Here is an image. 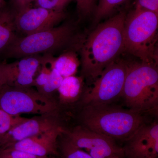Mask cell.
Instances as JSON below:
<instances>
[{
	"mask_svg": "<svg viewBox=\"0 0 158 158\" xmlns=\"http://www.w3.org/2000/svg\"><path fill=\"white\" fill-rule=\"evenodd\" d=\"M127 11L123 10L84 35L80 51L81 77L92 83L108 65L124 52V27Z\"/></svg>",
	"mask_w": 158,
	"mask_h": 158,
	"instance_id": "1",
	"label": "cell"
},
{
	"mask_svg": "<svg viewBox=\"0 0 158 158\" xmlns=\"http://www.w3.org/2000/svg\"><path fill=\"white\" fill-rule=\"evenodd\" d=\"M84 35L77 32L72 23L27 36H18L0 57L19 59L35 55H52L65 51H79Z\"/></svg>",
	"mask_w": 158,
	"mask_h": 158,
	"instance_id": "2",
	"label": "cell"
},
{
	"mask_svg": "<svg viewBox=\"0 0 158 158\" xmlns=\"http://www.w3.org/2000/svg\"><path fill=\"white\" fill-rule=\"evenodd\" d=\"M79 117L81 125L114 140H127L145 123L141 113L111 104L84 106Z\"/></svg>",
	"mask_w": 158,
	"mask_h": 158,
	"instance_id": "3",
	"label": "cell"
},
{
	"mask_svg": "<svg viewBox=\"0 0 158 158\" xmlns=\"http://www.w3.org/2000/svg\"><path fill=\"white\" fill-rule=\"evenodd\" d=\"M122 97L129 109L158 114V71L154 63H128Z\"/></svg>",
	"mask_w": 158,
	"mask_h": 158,
	"instance_id": "4",
	"label": "cell"
},
{
	"mask_svg": "<svg viewBox=\"0 0 158 158\" xmlns=\"http://www.w3.org/2000/svg\"><path fill=\"white\" fill-rule=\"evenodd\" d=\"M158 14L135 8L127 15L125 22L124 52L144 63H154Z\"/></svg>",
	"mask_w": 158,
	"mask_h": 158,
	"instance_id": "5",
	"label": "cell"
},
{
	"mask_svg": "<svg viewBox=\"0 0 158 158\" xmlns=\"http://www.w3.org/2000/svg\"><path fill=\"white\" fill-rule=\"evenodd\" d=\"M0 108L13 116L21 114L45 115L60 113L56 101L51 99L33 88L5 85L0 88Z\"/></svg>",
	"mask_w": 158,
	"mask_h": 158,
	"instance_id": "6",
	"label": "cell"
},
{
	"mask_svg": "<svg viewBox=\"0 0 158 158\" xmlns=\"http://www.w3.org/2000/svg\"><path fill=\"white\" fill-rule=\"evenodd\" d=\"M127 69V62L116 59L92 83L91 88L83 92L80 103L83 106L111 104L122 96Z\"/></svg>",
	"mask_w": 158,
	"mask_h": 158,
	"instance_id": "7",
	"label": "cell"
},
{
	"mask_svg": "<svg viewBox=\"0 0 158 158\" xmlns=\"http://www.w3.org/2000/svg\"><path fill=\"white\" fill-rule=\"evenodd\" d=\"M63 133L76 147L85 149L93 158H112L124 156L123 148L118 147L115 140L88 129L81 125Z\"/></svg>",
	"mask_w": 158,
	"mask_h": 158,
	"instance_id": "8",
	"label": "cell"
},
{
	"mask_svg": "<svg viewBox=\"0 0 158 158\" xmlns=\"http://www.w3.org/2000/svg\"><path fill=\"white\" fill-rule=\"evenodd\" d=\"M66 17L65 11H52L30 6L15 11V25L18 35L19 33L23 37L53 28Z\"/></svg>",
	"mask_w": 158,
	"mask_h": 158,
	"instance_id": "9",
	"label": "cell"
},
{
	"mask_svg": "<svg viewBox=\"0 0 158 158\" xmlns=\"http://www.w3.org/2000/svg\"><path fill=\"white\" fill-rule=\"evenodd\" d=\"M44 60L43 55L23 57L15 62H1L6 85L20 88H33L36 73Z\"/></svg>",
	"mask_w": 158,
	"mask_h": 158,
	"instance_id": "10",
	"label": "cell"
},
{
	"mask_svg": "<svg viewBox=\"0 0 158 158\" xmlns=\"http://www.w3.org/2000/svg\"><path fill=\"white\" fill-rule=\"evenodd\" d=\"M126 141L123 148L128 158H158L157 122L144 123Z\"/></svg>",
	"mask_w": 158,
	"mask_h": 158,
	"instance_id": "11",
	"label": "cell"
},
{
	"mask_svg": "<svg viewBox=\"0 0 158 158\" xmlns=\"http://www.w3.org/2000/svg\"><path fill=\"white\" fill-rule=\"evenodd\" d=\"M60 113L38 115L12 128L3 136L1 148L62 126Z\"/></svg>",
	"mask_w": 158,
	"mask_h": 158,
	"instance_id": "12",
	"label": "cell"
},
{
	"mask_svg": "<svg viewBox=\"0 0 158 158\" xmlns=\"http://www.w3.org/2000/svg\"><path fill=\"white\" fill-rule=\"evenodd\" d=\"M64 129L62 126L56 128L21 141L7 144L1 148H8L38 156H57L58 155V139Z\"/></svg>",
	"mask_w": 158,
	"mask_h": 158,
	"instance_id": "13",
	"label": "cell"
},
{
	"mask_svg": "<svg viewBox=\"0 0 158 158\" xmlns=\"http://www.w3.org/2000/svg\"><path fill=\"white\" fill-rule=\"evenodd\" d=\"M63 78L58 72L52 67L50 61L45 60L43 62L38 75L35 77L34 86L40 93L56 101L52 94L58 90Z\"/></svg>",
	"mask_w": 158,
	"mask_h": 158,
	"instance_id": "14",
	"label": "cell"
},
{
	"mask_svg": "<svg viewBox=\"0 0 158 158\" xmlns=\"http://www.w3.org/2000/svg\"><path fill=\"white\" fill-rule=\"evenodd\" d=\"M83 79L75 76L64 78L58 89L59 102L61 109L62 105L68 106L75 103L81 99L83 94Z\"/></svg>",
	"mask_w": 158,
	"mask_h": 158,
	"instance_id": "15",
	"label": "cell"
},
{
	"mask_svg": "<svg viewBox=\"0 0 158 158\" xmlns=\"http://www.w3.org/2000/svg\"><path fill=\"white\" fill-rule=\"evenodd\" d=\"M15 11L5 5L0 10V56L18 36L14 22Z\"/></svg>",
	"mask_w": 158,
	"mask_h": 158,
	"instance_id": "16",
	"label": "cell"
},
{
	"mask_svg": "<svg viewBox=\"0 0 158 158\" xmlns=\"http://www.w3.org/2000/svg\"><path fill=\"white\" fill-rule=\"evenodd\" d=\"M77 51H65L58 57H53L52 65L63 78L75 76L80 62L77 55Z\"/></svg>",
	"mask_w": 158,
	"mask_h": 158,
	"instance_id": "17",
	"label": "cell"
},
{
	"mask_svg": "<svg viewBox=\"0 0 158 158\" xmlns=\"http://www.w3.org/2000/svg\"><path fill=\"white\" fill-rule=\"evenodd\" d=\"M58 152L61 158H93L84 150L74 145L63 132L58 139Z\"/></svg>",
	"mask_w": 158,
	"mask_h": 158,
	"instance_id": "18",
	"label": "cell"
},
{
	"mask_svg": "<svg viewBox=\"0 0 158 158\" xmlns=\"http://www.w3.org/2000/svg\"><path fill=\"white\" fill-rule=\"evenodd\" d=\"M127 0H99L94 10V21L95 23L110 15L116 7Z\"/></svg>",
	"mask_w": 158,
	"mask_h": 158,
	"instance_id": "19",
	"label": "cell"
},
{
	"mask_svg": "<svg viewBox=\"0 0 158 158\" xmlns=\"http://www.w3.org/2000/svg\"><path fill=\"white\" fill-rule=\"evenodd\" d=\"M20 116H13L0 108V135H4L12 128L27 119Z\"/></svg>",
	"mask_w": 158,
	"mask_h": 158,
	"instance_id": "20",
	"label": "cell"
},
{
	"mask_svg": "<svg viewBox=\"0 0 158 158\" xmlns=\"http://www.w3.org/2000/svg\"><path fill=\"white\" fill-rule=\"evenodd\" d=\"M73 0H35L37 7L55 11H64V10Z\"/></svg>",
	"mask_w": 158,
	"mask_h": 158,
	"instance_id": "21",
	"label": "cell"
},
{
	"mask_svg": "<svg viewBox=\"0 0 158 158\" xmlns=\"http://www.w3.org/2000/svg\"><path fill=\"white\" fill-rule=\"evenodd\" d=\"M0 158H53L52 156H38L28 153L8 148H0Z\"/></svg>",
	"mask_w": 158,
	"mask_h": 158,
	"instance_id": "22",
	"label": "cell"
},
{
	"mask_svg": "<svg viewBox=\"0 0 158 158\" xmlns=\"http://www.w3.org/2000/svg\"><path fill=\"white\" fill-rule=\"evenodd\" d=\"M77 9L80 19L90 15L95 9L96 0H76Z\"/></svg>",
	"mask_w": 158,
	"mask_h": 158,
	"instance_id": "23",
	"label": "cell"
},
{
	"mask_svg": "<svg viewBox=\"0 0 158 158\" xmlns=\"http://www.w3.org/2000/svg\"><path fill=\"white\" fill-rule=\"evenodd\" d=\"M135 8L145 9L158 14V0H135Z\"/></svg>",
	"mask_w": 158,
	"mask_h": 158,
	"instance_id": "24",
	"label": "cell"
},
{
	"mask_svg": "<svg viewBox=\"0 0 158 158\" xmlns=\"http://www.w3.org/2000/svg\"><path fill=\"white\" fill-rule=\"evenodd\" d=\"M11 8L15 11H18L31 6L29 0H10Z\"/></svg>",
	"mask_w": 158,
	"mask_h": 158,
	"instance_id": "25",
	"label": "cell"
},
{
	"mask_svg": "<svg viewBox=\"0 0 158 158\" xmlns=\"http://www.w3.org/2000/svg\"><path fill=\"white\" fill-rule=\"evenodd\" d=\"M6 84V80H5V76H4V73H3L1 63H0V88Z\"/></svg>",
	"mask_w": 158,
	"mask_h": 158,
	"instance_id": "26",
	"label": "cell"
},
{
	"mask_svg": "<svg viewBox=\"0 0 158 158\" xmlns=\"http://www.w3.org/2000/svg\"><path fill=\"white\" fill-rule=\"evenodd\" d=\"M6 4V3L4 0H0V10Z\"/></svg>",
	"mask_w": 158,
	"mask_h": 158,
	"instance_id": "27",
	"label": "cell"
},
{
	"mask_svg": "<svg viewBox=\"0 0 158 158\" xmlns=\"http://www.w3.org/2000/svg\"><path fill=\"white\" fill-rule=\"evenodd\" d=\"M2 135H0V148H1V144H2V140L3 138Z\"/></svg>",
	"mask_w": 158,
	"mask_h": 158,
	"instance_id": "28",
	"label": "cell"
},
{
	"mask_svg": "<svg viewBox=\"0 0 158 158\" xmlns=\"http://www.w3.org/2000/svg\"><path fill=\"white\" fill-rule=\"evenodd\" d=\"M35 0H29V2H30V3H31L32 2H33V1H35Z\"/></svg>",
	"mask_w": 158,
	"mask_h": 158,
	"instance_id": "29",
	"label": "cell"
},
{
	"mask_svg": "<svg viewBox=\"0 0 158 158\" xmlns=\"http://www.w3.org/2000/svg\"><path fill=\"white\" fill-rule=\"evenodd\" d=\"M112 158H122L116 156V157H113Z\"/></svg>",
	"mask_w": 158,
	"mask_h": 158,
	"instance_id": "30",
	"label": "cell"
}]
</instances>
